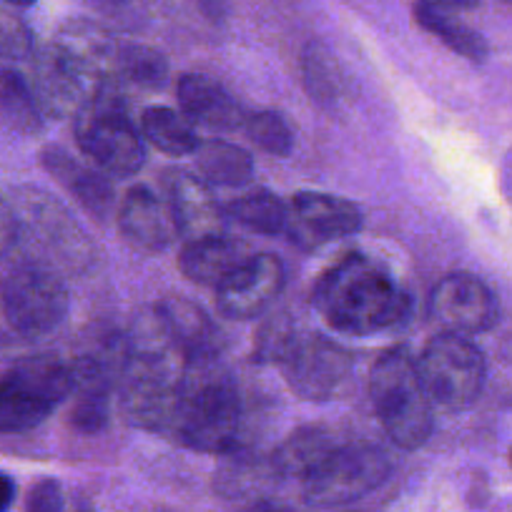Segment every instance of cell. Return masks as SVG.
Returning a JSON list of instances; mask_svg holds the SVG:
<instances>
[{"instance_id":"d6a6232c","label":"cell","mask_w":512,"mask_h":512,"mask_svg":"<svg viewBox=\"0 0 512 512\" xmlns=\"http://www.w3.org/2000/svg\"><path fill=\"white\" fill-rule=\"evenodd\" d=\"M13 500H16V482L6 472H0V512H8Z\"/></svg>"},{"instance_id":"83f0119b","label":"cell","mask_w":512,"mask_h":512,"mask_svg":"<svg viewBox=\"0 0 512 512\" xmlns=\"http://www.w3.org/2000/svg\"><path fill=\"white\" fill-rule=\"evenodd\" d=\"M304 86L312 93L314 101L329 103L337 98L339 93V76H337V63L329 58L327 51L319 46H312L304 53Z\"/></svg>"},{"instance_id":"4dcf8cb0","label":"cell","mask_w":512,"mask_h":512,"mask_svg":"<svg viewBox=\"0 0 512 512\" xmlns=\"http://www.w3.org/2000/svg\"><path fill=\"white\" fill-rule=\"evenodd\" d=\"M26 512H63V490L56 480H38L28 492Z\"/></svg>"},{"instance_id":"7a4b0ae2","label":"cell","mask_w":512,"mask_h":512,"mask_svg":"<svg viewBox=\"0 0 512 512\" xmlns=\"http://www.w3.org/2000/svg\"><path fill=\"white\" fill-rule=\"evenodd\" d=\"M241 420L239 387L219 357L186 364L171 437L189 450L231 455L239 450Z\"/></svg>"},{"instance_id":"30bf717a","label":"cell","mask_w":512,"mask_h":512,"mask_svg":"<svg viewBox=\"0 0 512 512\" xmlns=\"http://www.w3.org/2000/svg\"><path fill=\"white\" fill-rule=\"evenodd\" d=\"M430 314L445 332L472 337L492 329L500 319L495 292L467 272L447 274L430 294Z\"/></svg>"},{"instance_id":"f1b7e54d","label":"cell","mask_w":512,"mask_h":512,"mask_svg":"<svg viewBox=\"0 0 512 512\" xmlns=\"http://www.w3.org/2000/svg\"><path fill=\"white\" fill-rule=\"evenodd\" d=\"M36 51L31 28L16 13L0 8V66L28 61Z\"/></svg>"},{"instance_id":"277c9868","label":"cell","mask_w":512,"mask_h":512,"mask_svg":"<svg viewBox=\"0 0 512 512\" xmlns=\"http://www.w3.org/2000/svg\"><path fill=\"white\" fill-rule=\"evenodd\" d=\"M76 144L98 171L116 179L139 174L146 161L144 134L128 116L118 88H98L76 111Z\"/></svg>"},{"instance_id":"74e56055","label":"cell","mask_w":512,"mask_h":512,"mask_svg":"<svg viewBox=\"0 0 512 512\" xmlns=\"http://www.w3.org/2000/svg\"><path fill=\"white\" fill-rule=\"evenodd\" d=\"M3 3H8V6L13 8H31L36 0H3Z\"/></svg>"},{"instance_id":"7402d4cb","label":"cell","mask_w":512,"mask_h":512,"mask_svg":"<svg viewBox=\"0 0 512 512\" xmlns=\"http://www.w3.org/2000/svg\"><path fill=\"white\" fill-rule=\"evenodd\" d=\"M0 121L23 136L43 131V113L31 81L13 66H0Z\"/></svg>"},{"instance_id":"d6986e66","label":"cell","mask_w":512,"mask_h":512,"mask_svg":"<svg viewBox=\"0 0 512 512\" xmlns=\"http://www.w3.org/2000/svg\"><path fill=\"white\" fill-rule=\"evenodd\" d=\"M249 256L251 246L244 239L226 234H206L186 241L179 254V269L189 282L216 289Z\"/></svg>"},{"instance_id":"ffe728a7","label":"cell","mask_w":512,"mask_h":512,"mask_svg":"<svg viewBox=\"0 0 512 512\" xmlns=\"http://www.w3.org/2000/svg\"><path fill=\"white\" fill-rule=\"evenodd\" d=\"M156 307H159L176 347L184 354L186 364L219 357L221 334L204 309L184 297H169Z\"/></svg>"},{"instance_id":"e575fe53","label":"cell","mask_w":512,"mask_h":512,"mask_svg":"<svg viewBox=\"0 0 512 512\" xmlns=\"http://www.w3.org/2000/svg\"><path fill=\"white\" fill-rule=\"evenodd\" d=\"M427 3H435V6H442L447 8V11H452V8H475L480 0H427Z\"/></svg>"},{"instance_id":"ac0fdd59","label":"cell","mask_w":512,"mask_h":512,"mask_svg":"<svg viewBox=\"0 0 512 512\" xmlns=\"http://www.w3.org/2000/svg\"><path fill=\"white\" fill-rule=\"evenodd\" d=\"M164 196L174 211L179 234L186 239H199L206 234H219L221 209L216 204L211 186L199 174L176 169L164 179Z\"/></svg>"},{"instance_id":"7c38bea8","label":"cell","mask_w":512,"mask_h":512,"mask_svg":"<svg viewBox=\"0 0 512 512\" xmlns=\"http://www.w3.org/2000/svg\"><path fill=\"white\" fill-rule=\"evenodd\" d=\"M31 61L33 78L28 81H31L33 93L46 116L61 118L68 113L76 116L78 108L96 91L86 68L61 41H53L41 51H33Z\"/></svg>"},{"instance_id":"9a60e30c","label":"cell","mask_w":512,"mask_h":512,"mask_svg":"<svg viewBox=\"0 0 512 512\" xmlns=\"http://www.w3.org/2000/svg\"><path fill=\"white\" fill-rule=\"evenodd\" d=\"M13 211H16L18 231H36V239L43 241L51 251H56L71 267H78V262H88L91 259L88 256L91 254V244L83 239V231L46 194H41V191H26L23 196H18V209L13 206Z\"/></svg>"},{"instance_id":"4316f807","label":"cell","mask_w":512,"mask_h":512,"mask_svg":"<svg viewBox=\"0 0 512 512\" xmlns=\"http://www.w3.org/2000/svg\"><path fill=\"white\" fill-rule=\"evenodd\" d=\"M244 131L256 149L272 156H289L294 149V134L282 113L277 111H254L246 113Z\"/></svg>"},{"instance_id":"8d00e7d4","label":"cell","mask_w":512,"mask_h":512,"mask_svg":"<svg viewBox=\"0 0 512 512\" xmlns=\"http://www.w3.org/2000/svg\"><path fill=\"white\" fill-rule=\"evenodd\" d=\"M88 3H91V6H96V8H106V11L123 6V0H88Z\"/></svg>"},{"instance_id":"9c48e42d","label":"cell","mask_w":512,"mask_h":512,"mask_svg":"<svg viewBox=\"0 0 512 512\" xmlns=\"http://www.w3.org/2000/svg\"><path fill=\"white\" fill-rule=\"evenodd\" d=\"M279 364L294 395L309 402H327L342 390L354 362L349 349L322 334H297Z\"/></svg>"},{"instance_id":"52a82bcc","label":"cell","mask_w":512,"mask_h":512,"mask_svg":"<svg viewBox=\"0 0 512 512\" xmlns=\"http://www.w3.org/2000/svg\"><path fill=\"white\" fill-rule=\"evenodd\" d=\"M417 372L435 412H462L480 400L487 364L470 339L442 332L425 344Z\"/></svg>"},{"instance_id":"f35d334b","label":"cell","mask_w":512,"mask_h":512,"mask_svg":"<svg viewBox=\"0 0 512 512\" xmlns=\"http://www.w3.org/2000/svg\"><path fill=\"white\" fill-rule=\"evenodd\" d=\"M505 3H510V6H512V0H505Z\"/></svg>"},{"instance_id":"1f68e13d","label":"cell","mask_w":512,"mask_h":512,"mask_svg":"<svg viewBox=\"0 0 512 512\" xmlns=\"http://www.w3.org/2000/svg\"><path fill=\"white\" fill-rule=\"evenodd\" d=\"M18 244V219L13 204H8V199L0 194V256L13 251V246Z\"/></svg>"},{"instance_id":"d590c367","label":"cell","mask_w":512,"mask_h":512,"mask_svg":"<svg viewBox=\"0 0 512 512\" xmlns=\"http://www.w3.org/2000/svg\"><path fill=\"white\" fill-rule=\"evenodd\" d=\"M249 512H292V510H287V507L282 505H272V502H259V505L251 507Z\"/></svg>"},{"instance_id":"2e32d148","label":"cell","mask_w":512,"mask_h":512,"mask_svg":"<svg viewBox=\"0 0 512 512\" xmlns=\"http://www.w3.org/2000/svg\"><path fill=\"white\" fill-rule=\"evenodd\" d=\"M176 91H179L181 113L196 126H204L216 134H231L236 128H244L246 113L214 78L204 73H186L179 78Z\"/></svg>"},{"instance_id":"e0dca14e","label":"cell","mask_w":512,"mask_h":512,"mask_svg":"<svg viewBox=\"0 0 512 512\" xmlns=\"http://www.w3.org/2000/svg\"><path fill=\"white\" fill-rule=\"evenodd\" d=\"M41 164L93 219H108L116 209V194L103 171L81 164L61 146H46L41 151Z\"/></svg>"},{"instance_id":"5bb4252c","label":"cell","mask_w":512,"mask_h":512,"mask_svg":"<svg viewBox=\"0 0 512 512\" xmlns=\"http://www.w3.org/2000/svg\"><path fill=\"white\" fill-rule=\"evenodd\" d=\"M118 229L128 244L144 254H159L181 236L169 201L151 186H134L126 191L118 204Z\"/></svg>"},{"instance_id":"484cf974","label":"cell","mask_w":512,"mask_h":512,"mask_svg":"<svg viewBox=\"0 0 512 512\" xmlns=\"http://www.w3.org/2000/svg\"><path fill=\"white\" fill-rule=\"evenodd\" d=\"M226 216L254 234H287L292 209L269 189H251L226 206Z\"/></svg>"},{"instance_id":"6da1fadb","label":"cell","mask_w":512,"mask_h":512,"mask_svg":"<svg viewBox=\"0 0 512 512\" xmlns=\"http://www.w3.org/2000/svg\"><path fill=\"white\" fill-rule=\"evenodd\" d=\"M314 307L337 332L369 337L405 322L410 297L369 256L349 254L322 274Z\"/></svg>"},{"instance_id":"836d02e7","label":"cell","mask_w":512,"mask_h":512,"mask_svg":"<svg viewBox=\"0 0 512 512\" xmlns=\"http://www.w3.org/2000/svg\"><path fill=\"white\" fill-rule=\"evenodd\" d=\"M229 8H231V0H201V11H204L209 18H214V21L224 18L226 13H229Z\"/></svg>"},{"instance_id":"3957f363","label":"cell","mask_w":512,"mask_h":512,"mask_svg":"<svg viewBox=\"0 0 512 512\" xmlns=\"http://www.w3.org/2000/svg\"><path fill=\"white\" fill-rule=\"evenodd\" d=\"M369 397L384 432L402 450H420L435 430L430 405L417 372V357L405 347L382 352L369 372Z\"/></svg>"},{"instance_id":"603a6c76","label":"cell","mask_w":512,"mask_h":512,"mask_svg":"<svg viewBox=\"0 0 512 512\" xmlns=\"http://www.w3.org/2000/svg\"><path fill=\"white\" fill-rule=\"evenodd\" d=\"M196 154V174L211 186V189H236L249 184L254 176V159L249 151L229 141H201Z\"/></svg>"},{"instance_id":"f546056e","label":"cell","mask_w":512,"mask_h":512,"mask_svg":"<svg viewBox=\"0 0 512 512\" xmlns=\"http://www.w3.org/2000/svg\"><path fill=\"white\" fill-rule=\"evenodd\" d=\"M297 334L299 332H294V329L289 327L287 319H272V322L262 329V334H259L256 354H259L262 362H279Z\"/></svg>"},{"instance_id":"5b68a950","label":"cell","mask_w":512,"mask_h":512,"mask_svg":"<svg viewBox=\"0 0 512 512\" xmlns=\"http://www.w3.org/2000/svg\"><path fill=\"white\" fill-rule=\"evenodd\" d=\"M76 390V367L53 354L18 362L0 377V432L36 430Z\"/></svg>"},{"instance_id":"8fae6325","label":"cell","mask_w":512,"mask_h":512,"mask_svg":"<svg viewBox=\"0 0 512 512\" xmlns=\"http://www.w3.org/2000/svg\"><path fill=\"white\" fill-rule=\"evenodd\" d=\"M287 269L274 254H251L216 287V307L224 317L246 322L262 317L284 292Z\"/></svg>"},{"instance_id":"ba28073f","label":"cell","mask_w":512,"mask_h":512,"mask_svg":"<svg viewBox=\"0 0 512 512\" xmlns=\"http://www.w3.org/2000/svg\"><path fill=\"white\" fill-rule=\"evenodd\" d=\"M390 472L392 462L382 447L347 442L304 477V500L314 507L349 505L377 490Z\"/></svg>"},{"instance_id":"44dd1931","label":"cell","mask_w":512,"mask_h":512,"mask_svg":"<svg viewBox=\"0 0 512 512\" xmlns=\"http://www.w3.org/2000/svg\"><path fill=\"white\" fill-rule=\"evenodd\" d=\"M337 447V437L327 425H304L274 450L272 467L279 475H297L304 480Z\"/></svg>"},{"instance_id":"d4e9b609","label":"cell","mask_w":512,"mask_h":512,"mask_svg":"<svg viewBox=\"0 0 512 512\" xmlns=\"http://www.w3.org/2000/svg\"><path fill=\"white\" fill-rule=\"evenodd\" d=\"M141 134L166 156H189L199 149L194 123L171 106H149L141 113Z\"/></svg>"},{"instance_id":"8992f818","label":"cell","mask_w":512,"mask_h":512,"mask_svg":"<svg viewBox=\"0 0 512 512\" xmlns=\"http://www.w3.org/2000/svg\"><path fill=\"white\" fill-rule=\"evenodd\" d=\"M71 307L66 282L43 259H18L0 277V312L21 337H43L63 324Z\"/></svg>"},{"instance_id":"4fadbf2b","label":"cell","mask_w":512,"mask_h":512,"mask_svg":"<svg viewBox=\"0 0 512 512\" xmlns=\"http://www.w3.org/2000/svg\"><path fill=\"white\" fill-rule=\"evenodd\" d=\"M289 209V239L307 251L357 234L364 224L362 209L354 201L319 191H299Z\"/></svg>"},{"instance_id":"ab89813d","label":"cell","mask_w":512,"mask_h":512,"mask_svg":"<svg viewBox=\"0 0 512 512\" xmlns=\"http://www.w3.org/2000/svg\"><path fill=\"white\" fill-rule=\"evenodd\" d=\"M81 512H86V510H81Z\"/></svg>"},{"instance_id":"cb8c5ba5","label":"cell","mask_w":512,"mask_h":512,"mask_svg":"<svg viewBox=\"0 0 512 512\" xmlns=\"http://www.w3.org/2000/svg\"><path fill=\"white\" fill-rule=\"evenodd\" d=\"M415 21L417 26L425 28L435 38H440L450 51L457 56L467 58L472 63H482L487 58V41L470 26L452 16L447 8L427 3V0H417L415 3Z\"/></svg>"}]
</instances>
